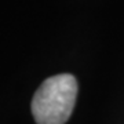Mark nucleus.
<instances>
[{"mask_svg":"<svg viewBox=\"0 0 124 124\" xmlns=\"http://www.w3.org/2000/svg\"><path fill=\"white\" fill-rule=\"evenodd\" d=\"M77 98V80L62 73L46 79L32 99V115L37 124H65Z\"/></svg>","mask_w":124,"mask_h":124,"instance_id":"nucleus-1","label":"nucleus"}]
</instances>
